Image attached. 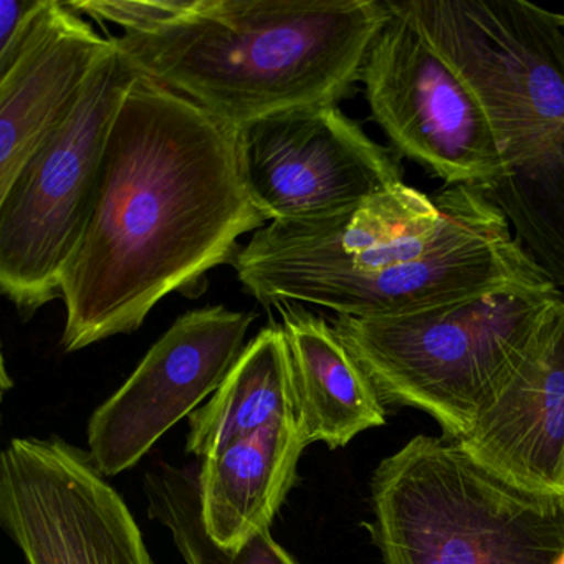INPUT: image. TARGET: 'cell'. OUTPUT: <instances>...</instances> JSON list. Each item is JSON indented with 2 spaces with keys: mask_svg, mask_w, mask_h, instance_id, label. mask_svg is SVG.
<instances>
[{
  "mask_svg": "<svg viewBox=\"0 0 564 564\" xmlns=\"http://www.w3.org/2000/svg\"><path fill=\"white\" fill-rule=\"evenodd\" d=\"M72 9L95 21L120 25L123 34L153 32L171 22L180 21L200 8L203 0H75Z\"/></svg>",
  "mask_w": 564,
  "mask_h": 564,
  "instance_id": "18",
  "label": "cell"
},
{
  "mask_svg": "<svg viewBox=\"0 0 564 564\" xmlns=\"http://www.w3.org/2000/svg\"><path fill=\"white\" fill-rule=\"evenodd\" d=\"M563 312L556 286H517L401 315H336L332 323L384 404L424 411L458 441Z\"/></svg>",
  "mask_w": 564,
  "mask_h": 564,
  "instance_id": "5",
  "label": "cell"
},
{
  "mask_svg": "<svg viewBox=\"0 0 564 564\" xmlns=\"http://www.w3.org/2000/svg\"><path fill=\"white\" fill-rule=\"evenodd\" d=\"M361 82L372 121L392 153L445 186L488 193L503 176L487 110L460 72L429 41L404 0H388Z\"/></svg>",
  "mask_w": 564,
  "mask_h": 564,
  "instance_id": "8",
  "label": "cell"
},
{
  "mask_svg": "<svg viewBox=\"0 0 564 564\" xmlns=\"http://www.w3.org/2000/svg\"><path fill=\"white\" fill-rule=\"evenodd\" d=\"M480 98L503 176L485 196L564 295V31L530 0H404Z\"/></svg>",
  "mask_w": 564,
  "mask_h": 564,
  "instance_id": "4",
  "label": "cell"
},
{
  "mask_svg": "<svg viewBox=\"0 0 564 564\" xmlns=\"http://www.w3.org/2000/svg\"><path fill=\"white\" fill-rule=\"evenodd\" d=\"M557 15V22H560L561 28H563L564 31V14H556Z\"/></svg>",
  "mask_w": 564,
  "mask_h": 564,
  "instance_id": "20",
  "label": "cell"
},
{
  "mask_svg": "<svg viewBox=\"0 0 564 564\" xmlns=\"http://www.w3.org/2000/svg\"><path fill=\"white\" fill-rule=\"evenodd\" d=\"M263 306L315 305L384 316L517 289L553 285L477 187L421 193L394 184L355 209L275 220L232 262Z\"/></svg>",
  "mask_w": 564,
  "mask_h": 564,
  "instance_id": "2",
  "label": "cell"
},
{
  "mask_svg": "<svg viewBox=\"0 0 564 564\" xmlns=\"http://www.w3.org/2000/svg\"><path fill=\"white\" fill-rule=\"evenodd\" d=\"M137 77L115 45L70 115L0 194V289L24 319L61 299L65 269L94 206L111 127Z\"/></svg>",
  "mask_w": 564,
  "mask_h": 564,
  "instance_id": "7",
  "label": "cell"
},
{
  "mask_svg": "<svg viewBox=\"0 0 564 564\" xmlns=\"http://www.w3.org/2000/svg\"><path fill=\"white\" fill-rule=\"evenodd\" d=\"M47 0H2L0 2V58L11 54L28 34Z\"/></svg>",
  "mask_w": 564,
  "mask_h": 564,
  "instance_id": "19",
  "label": "cell"
},
{
  "mask_svg": "<svg viewBox=\"0 0 564 564\" xmlns=\"http://www.w3.org/2000/svg\"><path fill=\"white\" fill-rule=\"evenodd\" d=\"M308 442L299 419L273 422L200 462V508L207 533L229 553L270 530L299 480L300 455Z\"/></svg>",
  "mask_w": 564,
  "mask_h": 564,
  "instance_id": "14",
  "label": "cell"
},
{
  "mask_svg": "<svg viewBox=\"0 0 564 564\" xmlns=\"http://www.w3.org/2000/svg\"><path fill=\"white\" fill-rule=\"evenodd\" d=\"M237 128L138 75L115 118L84 236L62 279V346L138 332L151 310L232 263L262 229Z\"/></svg>",
  "mask_w": 564,
  "mask_h": 564,
  "instance_id": "1",
  "label": "cell"
},
{
  "mask_svg": "<svg viewBox=\"0 0 564 564\" xmlns=\"http://www.w3.org/2000/svg\"><path fill=\"white\" fill-rule=\"evenodd\" d=\"M289 346L296 415L310 444L346 447L386 422L384 402L332 322L302 305L276 306Z\"/></svg>",
  "mask_w": 564,
  "mask_h": 564,
  "instance_id": "15",
  "label": "cell"
},
{
  "mask_svg": "<svg viewBox=\"0 0 564 564\" xmlns=\"http://www.w3.org/2000/svg\"><path fill=\"white\" fill-rule=\"evenodd\" d=\"M557 564H564V556H563V557H561V561H560V563H557Z\"/></svg>",
  "mask_w": 564,
  "mask_h": 564,
  "instance_id": "21",
  "label": "cell"
},
{
  "mask_svg": "<svg viewBox=\"0 0 564 564\" xmlns=\"http://www.w3.org/2000/svg\"><path fill=\"white\" fill-rule=\"evenodd\" d=\"M389 15L388 0H203L113 42L138 75L239 128L351 97Z\"/></svg>",
  "mask_w": 564,
  "mask_h": 564,
  "instance_id": "3",
  "label": "cell"
},
{
  "mask_svg": "<svg viewBox=\"0 0 564 564\" xmlns=\"http://www.w3.org/2000/svg\"><path fill=\"white\" fill-rule=\"evenodd\" d=\"M0 527L28 564H154L130 508L88 448L58 435L6 445Z\"/></svg>",
  "mask_w": 564,
  "mask_h": 564,
  "instance_id": "9",
  "label": "cell"
},
{
  "mask_svg": "<svg viewBox=\"0 0 564 564\" xmlns=\"http://www.w3.org/2000/svg\"><path fill=\"white\" fill-rule=\"evenodd\" d=\"M115 51L68 2L47 0L18 47L0 58V194L65 120Z\"/></svg>",
  "mask_w": 564,
  "mask_h": 564,
  "instance_id": "12",
  "label": "cell"
},
{
  "mask_svg": "<svg viewBox=\"0 0 564 564\" xmlns=\"http://www.w3.org/2000/svg\"><path fill=\"white\" fill-rule=\"evenodd\" d=\"M457 442L510 484L564 495V312Z\"/></svg>",
  "mask_w": 564,
  "mask_h": 564,
  "instance_id": "13",
  "label": "cell"
},
{
  "mask_svg": "<svg viewBox=\"0 0 564 564\" xmlns=\"http://www.w3.org/2000/svg\"><path fill=\"white\" fill-rule=\"evenodd\" d=\"M372 541L384 564H557L564 495L534 494L457 441L411 438L371 478Z\"/></svg>",
  "mask_w": 564,
  "mask_h": 564,
  "instance_id": "6",
  "label": "cell"
},
{
  "mask_svg": "<svg viewBox=\"0 0 564 564\" xmlns=\"http://www.w3.org/2000/svg\"><path fill=\"white\" fill-rule=\"evenodd\" d=\"M296 417L289 346L282 325L262 328L220 388L189 415L186 451L200 462L282 419Z\"/></svg>",
  "mask_w": 564,
  "mask_h": 564,
  "instance_id": "16",
  "label": "cell"
},
{
  "mask_svg": "<svg viewBox=\"0 0 564 564\" xmlns=\"http://www.w3.org/2000/svg\"><path fill=\"white\" fill-rule=\"evenodd\" d=\"M200 462L177 467L161 460L143 477L148 514L170 530L186 564H300L270 530L236 553L223 550L207 533L200 508Z\"/></svg>",
  "mask_w": 564,
  "mask_h": 564,
  "instance_id": "17",
  "label": "cell"
},
{
  "mask_svg": "<svg viewBox=\"0 0 564 564\" xmlns=\"http://www.w3.org/2000/svg\"><path fill=\"white\" fill-rule=\"evenodd\" d=\"M237 153L250 203L270 223L345 213L404 183L391 148L333 105L237 128Z\"/></svg>",
  "mask_w": 564,
  "mask_h": 564,
  "instance_id": "10",
  "label": "cell"
},
{
  "mask_svg": "<svg viewBox=\"0 0 564 564\" xmlns=\"http://www.w3.org/2000/svg\"><path fill=\"white\" fill-rule=\"evenodd\" d=\"M256 313L224 305L181 315L128 381L88 421V452L105 477L134 467L214 394L246 349Z\"/></svg>",
  "mask_w": 564,
  "mask_h": 564,
  "instance_id": "11",
  "label": "cell"
}]
</instances>
